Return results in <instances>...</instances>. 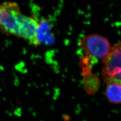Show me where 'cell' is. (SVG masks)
Wrapping results in <instances>:
<instances>
[{"label":"cell","instance_id":"cell-4","mask_svg":"<svg viewBox=\"0 0 121 121\" xmlns=\"http://www.w3.org/2000/svg\"><path fill=\"white\" fill-rule=\"evenodd\" d=\"M39 22L37 31V39L39 45L51 44L54 43L55 39L52 32V25L47 19L42 18Z\"/></svg>","mask_w":121,"mask_h":121},{"label":"cell","instance_id":"cell-6","mask_svg":"<svg viewBox=\"0 0 121 121\" xmlns=\"http://www.w3.org/2000/svg\"><path fill=\"white\" fill-rule=\"evenodd\" d=\"M105 95L110 102L121 104V84L114 82L108 84L105 89Z\"/></svg>","mask_w":121,"mask_h":121},{"label":"cell","instance_id":"cell-3","mask_svg":"<svg viewBox=\"0 0 121 121\" xmlns=\"http://www.w3.org/2000/svg\"><path fill=\"white\" fill-rule=\"evenodd\" d=\"M102 61L104 81L108 84L114 82L121 85V41L111 48Z\"/></svg>","mask_w":121,"mask_h":121},{"label":"cell","instance_id":"cell-1","mask_svg":"<svg viewBox=\"0 0 121 121\" xmlns=\"http://www.w3.org/2000/svg\"><path fill=\"white\" fill-rule=\"evenodd\" d=\"M26 15L16 3L5 1L0 4V32L20 37Z\"/></svg>","mask_w":121,"mask_h":121},{"label":"cell","instance_id":"cell-5","mask_svg":"<svg viewBox=\"0 0 121 121\" xmlns=\"http://www.w3.org/2000/svg\"><path fill=\"white\" fill-rule=\"evenodd\" d=\"M83 76V83L87 94L93 95L99 90L100 86L99 78L91 72V68L81 67Z\"/></svg>","mask_w":121,"mask_h":121},{"label":"cell","instance_id":"cell-2","mask_svg":"<svg viewBox=\"0 0 121 121\" xmlns=\"http://www.w3.org/2000/svg\"><path fill=\"white\" fill-rule=\"evenodd\" d=\"M79 44L85 56L89 58L94 63L98 60H103L111 49L108 39L97 34L85 36L80 41Z\"/></svg>","mask_w":121,"mask_h":121}]
</instances>
